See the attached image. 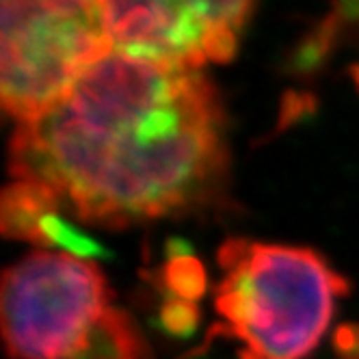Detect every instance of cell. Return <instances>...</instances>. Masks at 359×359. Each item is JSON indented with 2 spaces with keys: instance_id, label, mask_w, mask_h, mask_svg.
Masks as SVG:
<instances>
[{
  "instance_id": "cell-2",
  "label": "cell",
  "mask_w": 359,
  "mask_h": 359,
  "mask_svg": "<svg viewBox=\"0 0 359 359\" xmlns=\"http://www.w3.org/2000/svg\"><path fill=\"white\" fill-rule=\"evenodd\" d=\"M217 258L219 323L206 344L234 342L236 359H305L348 292L344 275L310 247L229 238Z\"/></svg>"
},
{
  "instance_id": "cell-6",
  "label": "cell",
  "mask_w": 359,
  "mask_h": 359,
  "mask_svg": "<svg viewBox=\"0 0 359 359\" xmlns=\"http://www.w3.org/2000/svg\"><path fill=\"white\" fill-rule=\"evenodd\" d=\"M203 359H208V357H203Z\"/></svg>"
},
{
  "instance_id": "cell-1",
  "label": "cell",
  "mask_w": 359,
  "mask_h": 359,
  "mask_svg": "<svg viewBox=\"0 0 359 359\" xmlns=\"http://www.w3.org/2000/svg\"><path fill=\"white\" fill-rule=\"evenodd\" d=\"M227 167L225 117L201 72L111 53L18 123L13 180L83 223L123 227L201 206Z\"/></svg>"
},
{
  "instance_id": "cell-5",
  "label": "cell",
  "mask_w": 359,
  "mask_h": 359,
  "mask_svg": "<svg viewBox=\"0 0 359 359\" xmlns=\"http://www.w3.org/2000/svg\"><path fill=\"white\" fill-rule=\"evenodd\" d=\"M113 53L199 72L234 57L253 5L223 3H102Z\"/></svg>"
},
{
  "instance_id": "cell-3",
  "label": "cell",
  "mask_w": 359,
  "mask_h": 359,
  "mask_svg": "<svg viewBox=\"0 0 359 359\" xmlns=\"http://www.w3.org/2000/svg\"><path fill=\"white\" fill-rule=\"evenodd\" d=\"M104 273L65 251H35L9 266L0 323L9 359H93L128 323Z\"/></svg>"
},
{
  "instance_id": "cell-4",
  "label": "cell",
  "mask_w": 359,
  "mask_h": 359,
  "mask_svg": "<svg viewBox=\"0 0 359 359\" xmlns=\"http://www.w3.org/2000/svg\"><path fill=\"white\" fill-rule=\"evenodd\" d=\"M0 20V100L18 123L53 109L113 53L104 7L93 0L3 3Z\"/></svg>"
}]
</instances>
